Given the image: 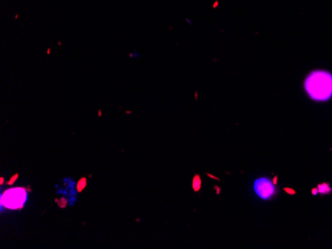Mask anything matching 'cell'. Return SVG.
<instances>
[{
	"label": "cell",
	"mask_w": 332,
	"mask_h": 249,
	"mask_svg": "<svg viewBox=\"0 0 332 249\" xmlns=\"http://www.w3.org/2000/svg\"><path fill=\"white\" fill-rule=\"evenodd\" d=\"M305 93L310 99L326 102L332 98V74L324 70H315L306 76L303 83Z\"/></svg>",
	"instance_id": "obj_1"
},
{
	"label": "cell",
	"mask_w": 332,
	"mask_h": 249,
	"mask_svg": "<svg viewBox=\"0 0 332 249\" xmlns=\"http://www.w3.org/2000/svg\"><path fill=\"white\" fill-rule=\"evenodd\" d=\"M253 190L255 194L263 200H269L277 194V186L275 182L267 177H259L253 183Z\"/></svg>",
	"instance_id": "obj_2"
},
{
	"label": "cell",
	"mask_w": 332,
	"mask_h": 249,
	"mask_svg": "<svg viewBox=\"0 0 332 249\" xmlns=\"http://www.w3.org/2000/svg\"><path fill=\"white\" fill-rule=\"evenodd\" d=\"M26 198V194L22 189L10 190L2 196V204L9 208H17L23 204Z\"/></svg>",
	"instance_id": "obj_3"
}]
</instances>
